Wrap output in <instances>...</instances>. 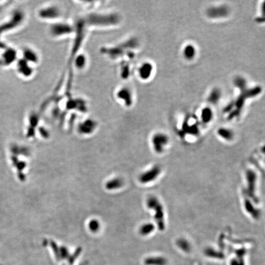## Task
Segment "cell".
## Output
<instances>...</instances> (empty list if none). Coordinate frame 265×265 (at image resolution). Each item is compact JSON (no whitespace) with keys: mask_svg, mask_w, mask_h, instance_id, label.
<instances>
[{"mask_svg":"<svg viewBox=\"0 0 265 265\" xmlns=\"http://www.w3.org/2000/svg\"><path fill=\"white\" fill-rule=\"evenodd\" d=\"M25 14L21 9H15L9 18L0 24V37L4 33L19 28L25 22Z\"/></svg>","mask_w":265,"mask_h":265,"instance_id":"1","label":"cell"},{"mask_svg":"<svg viewBox=\"0 0 265 265\" xmlns=\"http://www.w3.org/2000/svg\"><path fill=\"white\" fill-rule=\"evenodd\" d=\"M147 207L154 211V219L158 228L160 230H163L165 228V214L163 206L158 199L152 196L147 199Z\"/></svg>","mask_w":265,"mask_h":265,"instance_id":"2","label":"cell"},{"mask_svg":"<svg viewBox=\"0 0 265 265\" xmlns=\"http://www.w3.org/2000/svg\"><path fill=\"white\" fill-rule=\"evenodd\" d=\"M74 27L66 22H55L49 27L50 35L55 38L69 36L74 32Z\"/></svg>","mask_w":265,"mask_h":265,"instance_id":"3","label":"cell"},{"mask_svg":"<svg viewBox=\"0 0 265 265\" xmlns=\"http://www.w3.org/2000/svg\"><path fill=\"white\" fill-rule=\"evenodd\" d=\"M62 15L60 8L56 5H49L41 8L38 12V17L44 21H57Z\"/></svg>","mask_w":265,"mask_h":265,"instance_id":"4","label":"cell"},{"mask_svg":"<svg viewBox=\"0 0 265 265\" xmlns=\"http://www.w3.org/2000/svg\"><path fill=\"white\" fill-rule=\"evenodd\" d=\"M18 58L17 50L12 47H7L4 49L0 55V66L9 67L16 63Z\"/></svg>","mask_w":265,"mask_h":265,"instance_id":"5","label":"cell"},{"mask_svg":"<svg viewBox=\"0 0 265 265\" xmlns=\"http://www.w3.org/2000/svg\"><path fill=\"white\" fill-rule=\"evenodd\" d=\"M169 142V137L164 132H156L152 137V144L155 152L157 154H162L165 151Z\"/></svg>","mask_w":265,"mask_h":265,"instance_id":"6","label":"cell"},{"mask_svg":"<svg viewBox=\"0 0 265 265\" xmlns=\"http://www.w3.org/2000/svg\"><path fill=\"white\" fill-rule=\"evenodd\" d=\"M16 65L18 74L24 78H30L32 77L35 73V69L33 65L22 58L17 60Z\"/></svg>","mask_w":265,"mask_h":265,"instance_id":"7","label":"cell"},{"mask_svg":"<svg viewBox=\"0 0 265 265\" xmlns=\"http://www.w3.org/2000/svg\"><path fill=\"white\" fill-rule=\"evenodd\" d=\"M246 180L247 186V195L249 197L251 198L252 200L255 201L257 202V198L255 194L256 191V183H257V176L255 172L251 170H249L246 171Z\"/></svg>","mask_w":265,"mask_h":265,"instance_id":"8","label":"cell"},{"mask_svg":"<svg viewBox=\"0 0 265 265\" xmlns=\"http://www.w3.org/2000/svg\"><path fill=\"white\" fill-rule=\"evenodd\" d=\"M230 14V9L226 6H212L207 9V16L212 19H219L226 17Z\"/></svg>","mask_w":265,"mask_h":265,"instance_id":"9","label":"cell"},{"mask_svg":"<svg viewBox=\"0 0 265 265\" xmlns=\"http://www.w3.org/2000/svg\"><path fill=\"white\" fill-rule=\"evenodd\" d=\"M154 69V65L152 63L150 62H144L138 67L137 74L141 81H147L152 77Z\"/></svg>","mask_w":265,"mask_h":265,"instance_id":"10","label":"cell"},{"mask_svg":"<svg viewBox=\"0 0 265 265\" xmlns=\"http://www.w3.org/2000/svg\"><path fill=\"white\" fill-rule=\"evenodd\" d=\"M117 99L123 103L127 106L130 107L133 103V94L132 90L128 87H123L120 88L116 93Z\"/></svg>","mask_w":265,"mask_h":265,"instance_id":"11","label":"cell"},{"mask_svg":"<svg viewBox=\"0 0 265 265\" xmlns=\"http://www.w3.org/2000/svg\"><path fill=\"white\" fill-rule=\"evenodd\" d=\"M161 173V168L159 165H155L150 170L142 173L139 176V180L142 184H147L155 180Z\"/></svg>","mask_w":265,"mask_h":265,"instance_id":"12","label":"cell"},{"mask_svg":"<svg viewBox=\"0 0 265 265\" xmlns=\"http://www.w3.org/2000/svg\"><path fill=\"white\" fill-rule=\"evenodd\" d=\"M22 58L32 65L39 63L40 58L38 53L30 47H25L23 48L22 52Z\"/></svg>","mask_w":265,"mask_h":265,"instance_id":"13","label":"cell"},{"mask_svg":"<svg viewBox=\"0 0 265 265\" xmlns=\"http://www.w3.org/2000/svg\"><path fill=\"white\" fill-rule=\"evenodd\" d=\"M98 126V123L94 120L88 119L81 122L78 126V132L82 134H90L93 132Z\"/></svg>","mask_w":265,"mask_h":265,"instance_id":"14","label":"cell"},{"mask_svg":"<svg viewBox=\"0 0 265 265\" xmlns=\"http://www.w3.org/2000/svg\"><path fill=\"white\" fill-rule=\"evenodd\" d=\"M39 122V117L35 112H32L28 118L29 125L27 128L26 135L28 137H31L34 136L35 133V129L38 126Z\"/></svg>","mask_w":265,"mask_h":265,"instance_id":"15","label":"cell"},{"mask_svg":"<svg viewBox=\"0 0 265 265\" xmlns=\"http://www.w3.org/2000/svg\"><path fill=\"white\" fill-rule=\"evenodd\" d=\"M183 56L185 60L191 61L193 60L197 55V49L195 47L191 44L186 45L182 51Z\"/></svg>","mask_w":265,"mask_h":265,"instance_id":"16","label":"cell"},{"mask_svg":"<svg viewBox=\"0 0 265 265\" xmlns=\"http://www.w3.org/2000/svg\"><path fill=\"white\" fill-rule=\"evenodd\" d=\"M217 134L221 138L226 141H233L235 136V132L231 129L225 127H221L218 129Z\"/></svg>","mask_w":265,"mask_h":265,"instance_id":"17","label":"cell"},{"mask_svg":"<svg viewBox=\"0 0 265 265\" xmlns=\"http://www.w3.org/2000/svg\"><path fill=\"white\" fill-rule=\"evenodd\" d=\"M214 113L212 109L209 107H205L201 111L200 119L202 123H209L213 119Z\"/></svg>","mask_w":265,"mask_h":265,"instance_id":"18","label":"cell"},{"mask_svg":"<svg viewBox=\"0 0 265 265\" xmlns=\"http://www.w3.org/2000/svg\"><path fill=\"white\" fill-rule=\"evenodd\" d=\"M244 207L246 210V211L252 216V217L255 219H257L260 217V212L252 204V200L249 199H245L244 200Z\"/></svg>","mask_w":265,"mask_h":265,"instance_id":"19","label":"cell"},{"mask_svg":"<svg viewBox=\"0 0 265 265\" xmlns=\"http://www.w3.org/2000/svg\"><path fill=\"white\" fill-rule=\"evenodd\" d=\"M221 90L219 88H213L207 98V101L212 105H216L221 100Z\"/></svg>","mask_w":265,"mask_h":265,"instance_id":"20","label":"cell"},{"mask_svg":"<svg viewBox=\"0 0 265 265\" xmlns=\"http://www.w3.org/2000/svg\"><path fill=\"white\" fill-rule=\"evenodd\" d=\"M123 185V181L120 178H114L106 184V188L109 190H116L121 188Z\"/></svg>","mask_w":265,"mask_h":265,"instance_id":"21","label":"cell"},{"mask_svg":"<svg viewBox=\"0 0 265 265\" xmlns=\"http://www.w3.org/2000/svg\"><path fill=\"white\" fill-rule=\"evenodd\" d=\"M166 260L161 257H150L144 260V263L146 265H166Z\"/></svg>","mask_w":265,"mask_h":265,"instance_id":"22","label":"cell"},{"mask_svg":"<svg viewBox=\"0 0 265 265\" xmlns=\"http://www.w3.org/2000/svg\"><path fill=\"white\" fill-rule=\"evenodd\" d=\"M76 67L79 70H83L87 66V59L84 54H79L74 60Z\"/></svg>","mask_w":265,"mask_h":265,"instance_id":"23","label":"cell"},{"mask_svg":"<svg viewBox=\"0 0 265 265\" xmlns=\"http://www.w3.org/2000/svg\"><path fill=\"white\" fill-rule=\"evenodd\" d=\"M154 229L155 226L154 224L151 223H147L141 226L139 229V233L142 236H146L152 233Z\"/></svg>","mask_w":265,"mask_h":265,"instance_id":"24","label":"cell"},{"mask_svg":"<svg viewBox=\"0 0 265 265\" xmlns=\"http://www.w3.org/2000/svg\"><path fill=\"white\" fill-rule=\"evenodd\" d=\"M233 84L236 88H238L240 91L244 90L247 88V81L245 78L242 76H237L235 77L233 81Z\"/></svg>","mask_w":265,"mask_h":265,"instance_id":"25","label":"cell"},{"mask_svg":"<svg viewBox=\"0 0 265 265\" xmlns=\"http://www.w3.org/2000/svg\"><path fill=\"white\" fill-rule=\"evenodd\" d=\"M177 246L185 252H188L190 250V245L189 243L184 238H180L177 241Z\"/></svg>","mask_w":265,"mask_h":265,"instance_id":"26","label":"cell"},{"mask_svg":"<svg viewBox=\"0 0 265 265\" xmlns=\"http://www.w3.org/2000/svg\"><path fill=\"white\" fill-rule=\"evenodd\" d=\"M88 227H89V229L91 230V231L95 233V232L98 231V230H99L100 227V223H99L98 221L97 220H95V219H93V220H91L89 222Z\"/></svg>","mask_w":265,"mask_h":265,"instance_id":"27","label":"cell"},{"mask_svg":"<svg viewBox=\"0 0 265 265\" xmlns=\"http://www.w3.org/2000/svg\"><path fill=\"white\" fill-rule=\"evenodd\" d=\"M39 130H40V134L44 137H48V136H49V132H48L43 128V127H40V128H39Z\"/></svg>","mask_w":265,"mask_h":265,"instance_id":"28","label":"cell"},{"mask_svg":"<svg viewBox=\"0 0 265 265\" xmlns=\"http://www.w3.org/2000/svg\"><path fill=\"white\" fill-rule=\"evenodd\" d=\"M261 12H262V17L265 21V1L262 3V6H261Z\"/></svg>","mask_w":265,"mask_h":265,"instance_id":"29","label":"cell"},{"mask_svg":"<svg viewBox=\"0 0 265 265\" xmlns=\"http://www.w3.org/2000/svg\"><path fill=\"white\" fill-rule=\"evenodd\" d=\"M7 47L8 46L6 45V44L4 42H3L2 41V40L1 39V37H0V50H3L4 49H5L6 48H7Z\"/></svg>","mask_w":265,"mask_h":265,"instance_id":"30","label":"cell"},{"mask_svg":"<svg viewBox=\"0 0 265 265\" xmlns=\"http://www.w3.org/2000/svg\"><path fill=\"white\" fill-rule=\"evenodd\" d=\"M2 6L0 4V13L2 12Z\"/></svg>","mask_w":265,"mask_h":265,"instance_id":"31","label":"cell"}]
</instances>
